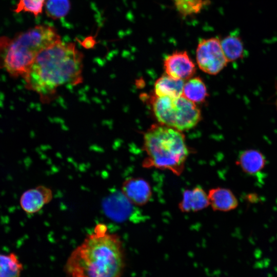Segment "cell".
<instances>
[{"mask_svg":"<svg viewBox=\"0 0 277 277\" xmlns=\"http://www.w3.org/2000/svg\"><path fill=\"white\" fill-rule=\"evenodd\" d=\"M83 61V54L73 43L54 44L38 53L24 76L27 88L43 102H50L60 87L82 82Z\"/></svg>","mask_w":277,"mask_h":277,"instance_id":"obj_1","label":"cell"},{"mask_svg":"<svg viewBox=\"0 0 277 277\" xmlns=\"http://www.w3.org/2000/svg\"><path fill=\"white\" fill-rule=\"evenodd\" d=\"M125 263L120 236L100 224L72 251L64 271L68 277H121Z\"/></svg>","mask_w":277,"mask_h":277,"instance_id":"obj_2","label":"cell"},{"mask_svg":"<svg viewBox=\"0 0 277 277\" xmlns=\"http://www.w3.org/2000/svg\"><path fill=\"white\" fill-rule=\"evenodd\" d=\"M60 41L56 30L47 25L36 26L13 38L1 37L0 66L13 76L24 77L40 51Z\"/></svg>","mask_w":277,"mask_h":277,"instance_id":"obj_3","label":"cell"},{"mask_svg":"<svg viewBox=\"0 0 277 277\" xmlns=\"http://www.w3.org/2000/svg\"><path fill=\"white\" fill-rule=\"evenodd\" d=\"M143 149L147 155L144 167L167 170L176 175L183 172L190 152L182 132L163 125H153L145 132Z\"/></svg>","mask_w":277,"mask_h":277,"instance_id":"obj_4","label":"cell"},{"mask_svg":"<svg viewBox=\"0 0 277 277\" xmlns=\"http://www.w3.org/2000/svg\"><path fill=\"white\" fill-rule=\"evenodd\" d=\"M152 108L161 125L181 131L192 128L201 119V111L196 104L183 95L156 96L152 101Z\"/></svg>","mask_w":277,"mask_h":277,"instance_id":"obj_5","label":"cell"},{"mask_svg":"<svg viewBox=\"0 0 277 277\" xmlns=\"http://www.w3.org/2000/svg\"><path fill=\"white\" fill-rule=\"evenodd\" d=\"M196 60L200 69L211 75L220 73L228 63L220 40L216 37L204 38L199 41L196 50Z\"/></svg>","mask_w":277,"mask_h":277,"instance_id":"obj_6","label":"cell"},{"mask_svg":"<svg viewBox=\"0 0 277 277\" xmlns=\"http://www.w3.org/2000/svg\"><path fill=\"white\" fill-rule=\"evenodd\" d=\"M103 208L106 214L113 220L133 222L142 221L143 215L122 193L115 192L105 199Z\"/></svg>","mask_w":277,"mask_h":277,"instance_id":"obj_7","label":"cell"},{"mask_svg":"<svg viewBox=\"0 0 277 277\" xmlns=\"http://www.w3.org/2000/svg\"><path fill=\"white\" fill-rule=\"evenodd\" d=\"M166 74L176 79L188 80L196 72L195 65L185 51H176L164 60Z\"/></svg>","mask_w":277,"mask_h":277,"instance_id":"obj_8","label":"cell"},{"mask_svg":"<svg viewBox=\"0 0 277 277\" xmlns=\"http://www.w3.org/2000/svg\"><path fill=\"white\" fill-rule=\"evenodd\" d=\"M121 192L137 207L146 204L152 196L149 183L141 177H130L126 180L122 185Z\"/></svg>","mask_w":277,"mask_h":277,"instance_id":"obj_9","label":"cell"},{"mask_svg":"<svg viewBox=\"0 0 277 277\" xmlns=\"http://www.w3.org/2000/svg\"><path fill=\"white\" fill-rule=\"evenodd\" d=\"M52 196L50 188L43 185L37 186L22 193L19 199L20 206L27 214L35 213L49 203Z\"/></svg>","mask_w":277,"mask_h":277,"instance_id":"obj_10","label":"cell"},{"mask_svg":"<svg viewBox=\"0 0 277 277\" xmlns=\"http://www.w3.org/2000/svg\"><path fill=\"white\" fill-rule=\"evenodd\" d=\"M267 160L262 152L255 149H248L241 151L236 161L242 171L246 174L255 175L265 167Z\"/></svg>","mask_w":277,"mask_h":277,"instance_id":"obj_11","label":"cell"},{"mask_svg":"<svg viewBox=\"0 0 277 277\" xmlns=\"http://www.w3.org/2000/svg\"><path fill=\"white\" fill-rule=\"evenodd\" d=\"M209 205L214 211L228 212L234 210L239 205V201L229 189L215 187L210 189L208 193Z\"/></svg>","mask_w":277,"mask_h":277,"instance_id":"obj_12","label":"cell"},{"mask_svg":"<svg viewBox=\"0 0 277 277\" xmlns=\"http://www.w3.org/2000/svg\"><path fill=\"white\" fill-rule=\"evenodd\" d=\"M208 206V193L200 186H196L184 191L179 208L183 212H196Z\"/></svg>","mask_w":277,"mask_h":277,"instance_id":"obj_13","label":"cell"},{"mask_svg":"<svg viewBox=\"0 0 277 277\" xmlns=\"http://www.w3.org/2000/svg\"><path fill=\"white\" fill-rule=\"evenodd\" d=\"M184 81L174 78L167 74L160 77L154 83L156 96L177 97L182 95Z\"/></svg>","mask_w":277,"mask_h":277,"instance_id":"obj_14","label":"cell"},{"mask_svg":"<svg viewBox=\"0 0 277 277\" xmlns=\"http://www.w3.org/2000/svg\"><path fill=\"white\" fill-rule=\"evenodd\" d=\"M224 55L228 62H232L242 59L245 52L243 42L236 33H232L220 40Z\"/></svg>","mask_w":277,"mask_h":277,"instance_id":"obj_15","label":"cell"},{"mask_svg":"<svg viewBox=\"0 0 277 277\" xmlns=\"http://www.w3.org/2000/svg\"><path fill=\"white\" fill-rule=\"evenodd\" d=\"M182 95L195 104L202 103L208 95L207 89L202 78L191 77L184 84Z\"/></svg>","mask_w":277,"mask_h":277,"instance_id":"obj_16","label":"cell"},{"mask_svg":"<svg viewBox=\"0 0 277 277\" xmlns=\"http://www.w3.org/2000/svg\"><path fill=\"white\" fill-rule=\"evenodd\" d=\"M23 266L14 252L0 253V277H20Z\"/></svg>","mask_w":277,"mask_h":277,"instance_id":"obj_17","label":"cell"},{"mask_svg":"<svg viewBox=\"0 0 277 277\" xmlns=\"http://www.w3.org/2000/svg\"><path fill=\"white\" fill-rule=\"evenodd\" d=\"M175 9L183 17L196 14L206 5L205 0H173Z\"/></svg>","mask_w":277,"mask_h":277,"instance_id":"obj_18","label":"cell"},{"mask_svg":"<svg viewBox=\"0 0 277 277\" xmlns=\"http://www.w3.org/2000/svg\"><path fill=\"white\" fill-rule=\"evenodd\" d=\"M70 9L69 0H47L46 13L48 16L56 19L65 16Z\"/></svg>","mask_w":277,"mask_h":277,"instance_id":"obj_19","label":"cell"},{"mask_svg":"<svg viewBox=\"0 0 277 277\" xmlns=\"http://www.w3.org/2000/svg\"><path fill=\"white\" fill-rule=\"evenodd\" d=\"M46 0H19L14 10L15 13L27 12L37 16L43 11Z\"/></svg>","mask_w":277,"mask_h":277,"instance_id":"obj_20","label":"cell"},{"mask_svg":"<svg viewBox=\"0 0 277 277\" xmlns=\"http://www.w3.org/2000/svg\"><path fill=\"white\" fill-rule=\"evenodd\" d=\"M94 41L93 40L92 37H88L86 38L85 41H84L83 45L85 48H92L93 46L94 45Z\"/></svg>","mask_w":277,"mask_h":277,"instance_id":"obj_21","label":"cell"}]
</instances>
